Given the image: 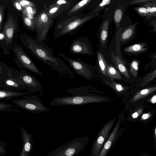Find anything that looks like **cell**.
Returning a JSON list of instances; mask_svg holds the SVG:
<instances>
[{
  "mask_svg": "<svg viewBox=\"0 0 156 156\" xmlns=\"http://www.w3.org/2000/svg\"><path fill=\"white\" fill-rule=\"evenodd\" d=\"M140 156H149L147 154L143 153Z\"/></svg>",
  "mask_w": 156,
  "mask_h": 156,
  "instance_id": "48",
  "label": "cell"
},
{
  "mask_svg": "<svg viewBox=\"0 0 156 156\" xmlns=\"http://www.w3.org/2000/svg\"><path fill=\"white\" fill-rule=\"evenodd\" d=\"M30 93L20 91H11L0 89V100H12L14 98L28 95Z\"/></svg>",
  "mask_w": 156,
  "mask_h": 156,
  "instance_id": "17",
  "label": "cell"
},
{
  "mask_svg": "<svg viewBox=\"0 0 156 156\" xmlns=\"http://www.w3.org/2000/svg\"><path fill=\"white\" fill-rule=\"evenodd\" d=\"M28 48L39 59L49 65L54 70L57 72L59 76L67 78L76 77L73 73L60 59L51 55L45 49L36 44L31 39L27 40Z\"/></svg>",
  "mask_w": 156,
  "mask_h": 156,
  "instance_id": "2",
  "label": "cell"
},
{
  "mask_svg": "<svg viewBox=\"0 0 156 156\" xmlns=\"http://www.w3.org/2000/svg\"><path fill=\"white\" fill-rule=\"evenodd\" d=\"M148 101L152 104H155L156 102V95H154L148 100Z\"/></svg>",
  "mask_w": 156,
  "mask_h": 156,
  "instance_id": "45",
  "label": "cell"
},
{
  "mask_svg": "<svg viewBox=\"0 0 156 156\" xmlns=\"http://www.w3.org/2000/svg\"><path fill=\"white\" fill-rule=\"evenodd\" d=\"M122 16V12L120 9H117L116 10L114 14V19L117 26L119 24Z\"/></svg>",
  "mask_w": 156,
  "mask_h": 156,
  "instance_id": "35",
  "label": "cell"
},
{
  "mask_svg": "<svg viewBox=\"0 0 156 156\" xmlns=\"http://www.w3.org/2000/svg\"><path fill=\"white\" fill-rule=\"evenodd\" d=\"M23 20L24 24L30 29H35L33 20L30 19L24 13H22Z\"/></svg>",
  "mask_w": 156,
  "mask_h": 156,
  "instance_id": "30",
  "label": "cell"
},
{
  "mask_svg": "<svg viewBox=\"0 0 156 156\" xmlns=\"http://www.w3.org/2000/svg\"><path fill=\"white\" fill-rule=\"evenodd\" d=\"M12 4L14 6L17 10L19 11H23V9L22 7L20 4L16 0L12 1Z\"/></svg>",
  "mask_w": 156,
  "mask_h": 156,
  "instance_id": "41",
  "label": "cell"
},
{
  "mask_svg": "<svg viewBox=\"0 0 156 156\" xmlns=\"http://www.w3.org/2000/svg\"><path fill=\"white\" fill-rule=\"evenodd\" d=\"M156 90V86L148 87L141 90L136 93L133 97L131 102L132 103L144 98L155 91Z\"/></svg>",
  "mask_w": 156,
  "mask_h": 156,
  "instance_id": "19",
  "label": "cell"
},
{
  "mask_svg": "<svg viewBox=\"0 0 156 156\" xmlns=\"http://www.w3.org/2000/svg\"><path fill=\"white\" fill-rule=\"evenodd\" d=\"M97 59L102 74L106 77L108 76L107 71V63L103 55L101 52L97 53Z\"/></svg>",
  "mask_w": 156,
  "mask_h": 156,
  "instance_id": "23",
  "label": "cell"
},
{
  "mask_svg": "<svg viewBox=\"0 0 156 156\" xmlns=\"http://www.w3.org/2000/svg\"><path fill=\"white\" fill-rule=\"evenodd\" d=\"M147 44L145 43H140L129 46L123 50L125 52L138 53L144 52L147 49L146 47Z\"/></svg>",
  "mask_w": 156,
  "mask_h": 156,
  "instance_id": "18",
  "label": "cell"
},
{
  "mask_svg": "<svg viewBox=\"0 0 156 156\" xmlns=\"http://www.w3.org/2000/svg\"><path fill=\"white\" fill-rule=\"evenodd\" d=\"M112 61L119 71L127 79H130V76L126 67L124 62L121 58L115 55L113 52L112 54Z\"/></svg>",
  "mask_w": 156,
  "mask_h": 156,
  "instance_id": "16",
  "label": "cell"
},
{
  "mask_svg": "<svg viewBox=\"0 0 156 156\" xmlns=\"http://www.w3.org/2000/svg\"><path fill=\"white\" fill-rule=\"evenodd\" d=\"M44 9L34 17L33 21L35 29L38 33V37L41 41L44 40L53 23L52 19L47 14V5L44 4Z\"/></svg>",
  "mask_w": 156,
  "mask_h": 156,
  "instance_id": "5",
  "label": "cell"
},
{
  "mask_svg": "<svg viewBox=\"0 0 156 156\" xmlns=\"http://www.w3.org/2000/svg\"><path fill=\"white\" fill-rule=\"evenodd\" d=\"M15 52L21 65V68H24L41 77L43 74L37 67L32 60L25 53L23 49L16 47Z\"/></svg>",
  "mask_w": 156,
  "mask_h": 156,
  "instance_id": "12",
  "label": "cell"
},
{
  "mask_svg": "<svg viewBox=\"0 0 156 156\" xmlns=\"http://www.w3.org/2000/svg\"><path fill=\"white\" fill-rule=\"evenodd\" d=\"M152 114L150 112L143 114L141 117V119L142 120L147 119L151 116Z\"/></svg>",
  "mask_w": 156,
  "mask_h": 156,
  "instance_id": "44",
  "label": "cell"
},
{
  "mask_svg": "<svg viewBox=\"0 0 156 156\" xmlns=\"http://www.w3.org/2000/svg\"><path fill=\"white\" fill-rule=\"evenodd\" d=\"M4 11V7L2 6H0V31L2 27V21L3 14Z\"/></svg>",
  "mask_w": 156,
  "mask_h": 156,
  "instance_id": "42",
  "label": "cell"
},
{
  "mask_svg": "<svg viewBox=\"0 0 156 156\" xmlns=\"http://www.w3.org/2000/svg\"><path fill=\"white\" fill-rule=\"evenodd\" d=\"M107 71L108 76L112 80H120L122 78L120 73L112 66L107 63Z\"/></svg>",
  "mask_w": 156,
  "mask_h": 156,
  "instance_id": "22",
  "label": "cell"
},
{
  "mask_svg": "<svg viewBox=\"0 0 156 156\" xmlns=\"http://www.w3.org/2000/svg\"><path fill=\"white\" fill-rule=\"evenodd\" d=\"M154 1V0H136L131 2L130 3L131 4H138L140 3H146Z\"/></svg>",
  "mask_w": 156,
  "mask_h": 156,
  "instance_id": "40",
  "label": "cell"
},
{
  "mask_svg": "<svg viewBox=\"0 0 156 156\" xmlns=\"http://www.w3.org/2000/svg\"><path fill=\"white\" fill-rule=\"evenodd\" d=\"M139 62L137 60H133L130 64V72L134 77H136L138 75Z\"/></svg>",
  "mask_w": 156,
  "mask_h": 156,
  "instance_id": "29",
  "label": "cell"
},
{
  "mask_svg": "<svg viewBox=\"0 0 156 156\" xmlns=\"http://www.w3.org/2000/svg\"><path fill=\"white\" fill-rule=\"evenodd\" d=\"M142 5L146 8L148 11V14L147 16L148 18L151 16H155L156 11V6L155 4H153L151 2H148L143 4Z\"/></svg>",
  "mask_w": 156,
  "mask_h": 156,
  "instance_id": "28",
  "label": "cell"
},
{
  "mask_svg": "<svg viewBox=\"0 0 156 156\" xmlns=\"http://www.w3.org/2000/svg\"><path fill=\"white\" fill-rule=\"evenodd\" d=\"M135 28V25H133L129 26L125 29L120 35L121 41H126L130 38L134 34Z\"/></svg>",
  "mask_w": 156,
  "mask_h": 156,
  "instance_id": "24",
  "label": "cell"
},
{
  "mask_svg": "<svg viewBox=\"0 0 156 156\" xmlns=\"http://www.w3.org/2000/svg\"><path fill=\"white\" fill-rule=\"evenodd\" d=\"M20 130L23 144L22 151L19 156H29L33 148L34 142L32 140L33 133L28 134L22 126L20 127Z\"/></svg>",
  "mask_w": 156,
  "mask_h": 156,
  "instance_id": "13",
  "label": "cell"
},
{
  "mask_svg": "<svg viewBox=\"0 0 156 156\" xmlns=\"http://www.w3.org/2000/svg\"><path fill=\"white\" fill-rule=\"evenodd\" d=\"M23 97L13 99L12 102L20 108L34 113H40L50 110L41 102L38 95H26Z\"/></svg>",
  "mask_w": 156,
  "mask_h": 156,
  "instance_id": "4",
  "label": "cell"
},
{
  "mask_svg": "<svg viewBox=\"0 0 156 156\" xmlns=\"http://www.w3.org/2000/svg\"><path fill=\"white\" fill-rule=\"evenodd\" d=\"M35 8L32 7H27L22 11V13L25 14L30 19L33 20L34 15L36 13Z\"/></svg>",
  "mask_w": 156,
  "mask_h": 156,
  "instance_id": "31",
  "label": "cell"
},
{
  "mask_svg": "<svg viewBox=\"0 0 156 156\" xmlns=\"http://www.w3.org/2000/svg\"><path fill=\"white\" fill-rule=\"evenodd\" d=\"M143 109H140L137 111L133 113L131 115V117L133 119H136L138 118L142 113Z\"/></svg>",
  "mask_w": 156,
  "mask_h": 156,
  "instance_id": "39",
  "label": "cell"
},
{
  "mask_svg": "<svg viewBox=\"0 0 156 156\" xmlns=\"http://www.w3.org/2000/svg\"><path fill=\"white\" fill-rule=\"evenodd\" d=\"M135 9L142 16H147L148 14V10L146 8L144 7H136L135 8Z\"/></svg>",
  "mask_w": 156,
  "mask_h": 156,
  "instance_id": "36",
  "label": "cell"
},
{
  "mask_svg": "<svg viewBox=\"0 0 156 156\" xmlns=\"http://www.w3.org/2000/svg\"><path fill=\"white\" fill-rule=\"evenodd\" d=\"M109 20H105L101 26L100 32V41L101 45L104 46L105 44L108 35Z\"/></svg>",
  "mask_w": 156,
  "mask_h": 156,
  "instance_id": "21",
  "label": "cell"
},
{
  "mask_svg": "<svg viewBox=\"0 0 156 156\" xmlns=\"http://www.w3.org/2000/svg\"><path fill=\"white\" fill-rule=\"evenodd\" d=\"M16 71L10 69L0 78V89L11 91L25 90V86L22 81L15 76Z\"/></svg>",
  "mask_w": 156,
  "mask_h": 156,
  "instance_id": "9",
  "label": "cell"
},
{
  "mask_svg": "<svg viewBox=\"0 0 156 156\" xmlns=\"http://www.w3.org/2000/svg\"><path fill=\"white\" fill-rule=\"evenodd\" d=\"M10 68L6 67L5 65L0 63V78L5 75L10 70Z\"/></svg>",
  "mask_w": 156,
  "mask_h": 156,
  "instance_id": "37",
  "label": "cell"
},
{
  "mask_svg": "<svg viewBox=\"0 0 156 156\" xmlns=\"http://www.w3.org/2000/svg\"><path fill=\"white\" fill-rule=\"evenodd\" d=\"M69 52L75 54H90L89 46L83 39L80 38L76 39L73 41Z\"/></svg>",
  "mask_w": 156,
  "mask_h": 156,
  "instance_id": "14",
  "label": "cell"
},
{
  "mask_svg": "<svg viewBox=\"0 0 156 156\" xmlns=\"http://www.w3.org/2000/svg\"><path fill=\"white\" fill-rule=\"evenodd\" d=\"M91 1V0H83L73 7L68 12L69 15H73Z\"/></svg>",
  "mask_w": 156,
  "mask_h": 156,
  "instance_id": "25",
  "label": "cell"
},
{
  "mask_svg": "<svg viewBox=\"0 0 156 156\" xmlns=\"http://www.w3.org/2000/svg\"><path fill=\"white\" fill-rule=\"evenodd\" d=\"M105 83L117 93H120L125 91L127 89V87L121 84L113 81H105Z\"/></svg>",
  "mask_w": 156,
  "mask_h": 156,
  "instance_id": "26",
  "label": "cell"
},
{
  "mask_svg": "<svg viewBox=\"0 0 156 156\" xmlns=\"http://www.w3.org/2000/svg\"><path fill=\"white\" fill-rule=\"evenodd\" d=\"M64 9L54 2L47 8V11L49 17L52 19L59 15Z\"/></svg>",
  "mask_w": 156,
  "mask_h": 156,
  "instance_id": "20",
  "label": "cell"
},
{
  "mask_svg": "<svg viewBox=\"0 0 156 156\" xmlns=\"http://www.w3.org/2000/svg\"><path fill=\"white\" fill-rule=\"evenodd\" d=\"M6 144L3 141H0V155L2 156H5L6 154L7 151L5 149Z\"/></svg>",
  "mask_w": 156,
  "mask_h": 156,
  "instance_id": "38",
  "label": "cell"
},
{
  "mask_svg": "<svg viewBox=\"0 0 156 156\" xmlns=\"http://www.w3.org/2000/svg\"><path fill=\"white\" fill-rule=\"evenodd\" d=\"M16 29V24L10 14L4 25L2 31L6 43L9 44L12 41Z\"/></svg>",
  "mask_w": 156,
  "mask_h": 156,
  "instance_id": "15",
  "label": "cell"
},
{
  "mask_svg": "<svg viewBox=\"0 0 156 156\" xmlns=\"http://www.w3.org/2000/svg\"><path fill=\"white\" fill-rule=\"evenodd\" d=\"M54 3L62 8L64 10L68 9L71 6L70 1H69L59 0L55 1Z\"/></svg>",
  "mask_w": 156,
  "mask_h": 156,
  "instance_id": "32",
  "label": "cell"
},
{
  "mask_svg": "<svg viewBox=\"0 0 156 156\" xmlns=\"http://www.w3.org/2000/svg\"><path fill=\"white\" fill-rule=\"evenodd\" d=\"M16 77L20 80L29 93L43 95V87L41 83L33 75L24 69L17 70Z\"/></svg>",
  "mask_w": 156,
  "mask_h": 156,
  "instance_id": "6",
  "label": "cell"
},
{
  "mask_svg": "<svg viewBox=\"0 0 156 156\" xmlns=\"http://www.w3.org/2000/svg\"><path fill=\"white\" fill-rule=\"evenodd\" d=\"M89 142V137L82 136L73 139L55 149L46 156H73L83 151Z\"/></svg>",
  "mask_w": 156,
  "mask_h": 156,
  "instance_id": "3",
  "label": "cell"
},
{
  "mask_svg": "<svg viewBox=\"0 0 156 156\" xmlns=\"http://www.w3.org/2000/svg\"><path fill=\"white\" fill-rule=\"evenodd\" d=\"M111 2V1L109 0H103L102 2L99 5L98 7L100 8L104 7L106 5H109Z\"/></svg>",
  "mask_w": 156,
  "mask_h": 156,
  "instance_id": "43",
  "label": "cell"
},
{
  "mask_svg": "<svg viewBox=\"0 0 156 156\" xmlns=\"http://www.w3.org/2000/svg\"><path fill=\"white\" fill-rule=\"evenodd\" d=\"M156 76V70L154 69L147 74L144 77L140 87H143L152 81Z\"/></svg>",
  "mask_w": 156,
  "mask_h": 156,
  "instance_id": "27",
  "label": "cell"
},
{
  "mask_svg": "<svg viewBox=\"0 0 156 156\" xmlns=\"http://www.w3.org/2000/svg\"><path fill=\"white\" fill-rule=\"evenodd\" d=\"M93 17V15H90L80 18L74 16L64 21L57 26L58 29L60 30V34L65 35L74 30L91 19Z\"/></svg>",
  "mask_w": 156,
  "mask_h": 156,
  "instance_id": "11",
  "label": "cell"
},
{
  "mask_svg": "<svg viewBox=\"0 0 156 156\" xmlns=\"http://www.w3.org/2000/svg\"><path fill=\"white\" fill-rule=\"evenodd\" d=\"M89 87L83 86L66 89L65 91L72 96L56 97L50 103L53 106L66 105L80 106L93 103L107 101L108 99L105 97H99L88 94Z\"/></svg>",
  "mask_w": 156,
  "mask_h": 156,
  "instance_id": "1",
  "label": "cell"
},
{
  "mask_svg": "<svg viewBox=\"0 0 156 156\" xmlns=\"http://www.w3.org/2000/svg\"><path fill=\"white\" fill-rule=\"evenodd\" d=\"M4 37V36L3 34H0V39H3Z\"/></svg>",
  "mask_w": 156,
  "mask_h": 156,
  "instance_id": "47",
  "label": "cell"
},
{
  "mask_svg": "<svg viewBox=\"0 0 156 156\" xmlns=\"http://www.w3.org/2000/svg\"><path fill=\"white\" fill-rule=\"evenodd\" d=\"M58 55L68 62L76 74L87 80H91L94 78V73L90 66L80 58L73 59L61 53H59Z\"/></svg>",
  "mask_w": 156,
  "mask_h": 156,
  "instance_id": "7",
  "label": "cell"
},
{
  "mask_svg": "<svg viewBox=\"0 0 156 156\" xmlns=\"http://www.w3.org/2000/svg\"><path fill=\"white\" fill-rule=\"evenodd\" d=\"M154 141L156 148V127H155L154 131Z\"/></svg>",
  "mask_w": 156,
  "mask_h": 156,
  "instance_id": "46",
  "label": "cell"
},
{
  "mask_svg": "<svg viewBox=\"0 0 156 156\" xmlns=\"http://www.w3.org/2000/svg\"><path fill=\"white\" fill-rule=\"evenodd\" d=\"M124 111L120 114L112 131L108 136L98 156H106L113 145L121 136L122 131H119L124 115Z\"/></svg>",
  "mask_w": 156,
  "mask_h": 156,
  "instance_id": "10",
  "label": "cell"
},
{
  "mask_svg": "<svg viewBox=\"0 0 156 156\" xmlns=\"http://www.w3.org/2000/svg\"><path fill=\"white\" fill-rule=\"evenodd\" d=\"M13 110L11 104L0 101V112H9Z\"/></svg>",
  "mask_w": 156,
  "mask_h": 156,
  "instance_id": "34",
  "label": "cell"
},
{
  "mask_svg": "<svg viewBox=\"0 0 156 156\" xmlns=\"http://www.w3.org/2000/svg\"><path fill=\"white\" fill-rule=\"evenodd\" d=\"M16 1L23 9L29 7L36 8V5L31 1L25 0H16Z\"/></svg>",
  "mask_w": 156,
  "mask_h": 156,
  "instance_id": "33",
  "label": "cell"
},
{
  "mask_svg": "<svg viewBox=\"0 0 156 156\" xmlns=\"http://www.w3.org/2000/svg\"><path fill=\"white\" fill-rule=\"evenodd\" d=\"M116 119L115 117L108 122L99 132L92 145L90 156H98Z\"/></svg>",
  "mask_w": 156,
  "mask_h": 156,
  "instance_id": "8",
  "label": "cell"
}]
</instances>
